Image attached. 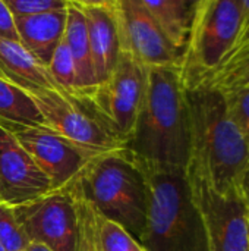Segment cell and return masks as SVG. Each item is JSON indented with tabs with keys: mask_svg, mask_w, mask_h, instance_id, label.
Masks as SVG:
<instances>
[{
	"mask_svg": "<svg viewBox=\"0 0 249 251\" xmlns=\"http://www.w3.org/2000/svg\"><path fill=\"white\" fill-rule=\"evenodd\" d=\"M189 150V112L181 72L148 68L145 97L126 153L142 168L186 171Z\"/></svg>",
	"mask_w": 249,
	"mask_h": 251,
	"instance_id": "1",
	"label": "cell"
},
{
	"mask_svg": "<svg viewBox=\"0 0 249 251\" xmlns=\"http://www.w3.org/2000/svg\"><path fill=\"white\" fill-rule=\"evenodd\" d=\"M191 150L186 172L222 196H241L249 150L233 124L225 94L211 87L186 90Z\"/></svg>",
	"mask_w": 249,
	"mask_h": 251,
	"instance_id": "2",
	"label": "cell"
},
{
	"mask_svg": "<svg viewBox=\"0 0 249 251\" xmlns=\"http://www.w3.org/2000/svg\"><path fill=\"white\" fill-rule=\"evenodd\" d=\"M139 168L145 175L148 190L141 246L147 251H210L186 171Z\"/></svg>",
	"mask_w": 249,
	"mask_h": 251,
	"instance_id": "3",
	"label": "cell"
},
{
	"mask_svg": "<svg viewBox=\"0 0 249 251\" xmlns=\"http://www.w3.org/2000/svg\"><path fill=\"white\" fill-rule=\"evenodd\" d=\"M76 187L101 218L139 241L148 210L147 179L126 150L94 159Z\"/></svg>",
	"mask_w": 249,
	"mask_h": 251,
	"instance_id": "4",
	"label": "cell"
},
{
	"mask_svg": "<svg viewBox=\"0 0 249 251\" xmlns=\"http://www.w3.org/2000/svg\"><path fill=\"white\" fill-rule=\"evenodd\" d=\"M239 0H198L181 65L186 90L204 85L233 47L241 26Z\"/></svg>",
	"mask_w": 249,
	"mask_h": 251,
	"instance_id": "5",
	"label": "cell"
},
{
	"mask_svg": "<svg viewBox=\"0 0 249 251\" xmlns=\"http://www.w3.org/2000/svg\"><path fill=\"white\" fill-rule=\"evenodd\" d=\"M45 125L91 156L126 150L123 140L100 115L85 93L45 90L31 94Z\"/></svg>",
	"mask_w": 249,
	"mask_h": 251,
	"instance_id": "6",
	"label": "cell"
},
{
	"mask_svg": "<svg viewBox=\"0 0 249 251\" xmlns=\"http://www.w3.org/2000/svg\"><path fill=\"white\" fill-rule=\"evenodd\" d=\"M73 187L51 191L34 201L12 207L29 244H41L51 251L76 250L78 213Z\"/></svg>",
	"mask_w": 249,
	"mask_h": 251,
	"instance_id": "7",
	"label": "cell"
},
{
	"mask_svg": "<svg viewBox=\"0 0 249 251\" xmlns=\"http://www.w3.org/2000/svg\"><path fill=\"white\" fill-rule=\"evenodd\" d=\"M148 82V68L120 53L119 60L106 81L85 94L104 121L129 141L141 110Z\"/></svg>",
	"mask_w": 249,
	"mask_h": 251,
	"instance_id": "8",
	"label": "cell"
},
{
	"mask_svg": "<svg viewBox=\"0 0 249 251\" xmlns=\"http://www.w3.org/2000/svg\"><path fill=\"white\" fill-rule=\"evenodd\" d=\"M186 178L210 251H249L248 209L244 199L222 196L194 174L186 172Z\"/></svg>",
	"mask_w": 249,
	"mask_h": 251,
	"instance_id": "9",
	"label": "cell"
},
{
	"mask_svg": "<svg viewBox=\"0 0 249 251\" xmlns=\"http://www.w3.org/2000/svg\"><path fill=\"white\" fill-rule=\"evenodd\" d=\"M113 6L120 53L145 68L181 69L183 54L166 38L141 0H113Z\"/></svg>",
	"mask_w": 249,
	"mask_h": 251,
	"instance_id": "10",
	"label": "cell"
},
{
	"mask_svg": "<svg viewBox=\"0 0 249 251\" xmlns=\"http://www.w3.org/2000/svg\"><path fill=\"white\" fill-rule=\"evenodd\" d=\"M9 131L50 179L54 191L70 190L90 163L97 159L48 128H15Z\"/></svg>",
	"mask_w": 249,
	"mask_h": 251,
	"instance_id": "11",
	"label": "cell"
},
{
	"mask_svg": "<svg viewBox=\"0 0 249 251\" xmlns=\"http://www.w3.org/2000/svg\"><path fill=\"white\" fill-rule=\"evenodd\" d=\"M54 191L15 135L0 125V204L16 207Z\"/></svg>",
	"mask_w": 249,
	"mask_h": 251,
	"instance_id": "12",
	"label": "cell"
},
{
	"mask_svg": "<svg viewBox=\"0 0 249 251\" xmlns=\"http://www.w3.org/2000/svg\"><path fill=\"white\" fill-rule=\"evenodd\" d=\"M75 3L87 21L91 60L98 85L109 78L120 56L113 0H75Z\"/></svg>",
	"mask_w": 249,
	"mask_h": 251,
	"instance_id": "13",
	"label": "cell"
},
{
	"mask_svg": "<svg viewBox=\"0 0 249 251\" xmlns=\"http://www.w3.org/2000/svg\"><path fill=\"white\" fill-rule=\"evenodd\" d=\"M15 26L21 46L41 65L48 66L54 50L63 40L66 9L15 18Z\"/></svg>",
	"mask_w": 249,
	"mask_h": 251,
	"instance_id": "14",
	"label": "cell"
},
{
	"mask_svg": "<svg viewBox=\"0 0 249 251\" xmlns=\"http://www.w3.org/2000/svg\"><path fill=\"white\" fill-rule=\"evenodd\" d=\"M0 78L15 84L29 94L45 90H60L47 66L34 59L19 41L0 38Z\"/></svg>",
	"mask_w": 249,
	"mask_h": 251,
	"instance_id": "15",
	"label": "cell"
},
{
	"mask_svg": "<svg viewBox=\"0 0 249 251\" xmlns=\"http://www.w3.org/2000/svg\"><path fill=\"white\" fill-rule=\"evenodd\" d=\"M198 0H141L172 46L182 54L186 49Z\"/></svg>",
	"mask_w": 249,
	"mask_h": 251,
	"instance_id": "16",
	"label": "cell"
},
{
	"mask_svg": "<svg viewBox=\"0 0 249 251\" xmlns=\"http://www.w3.org/2000/svg\"><path fill=\"white\" fill-rule=\"evenodd\" d=\"M63 41L66 43L78 71V85L79 93L91 91L97 85L94 75L87 21L75 0H68L66 7V26L63 34Z\"/></svg>",
	"mask_w": 249,
	"mask_h": 251,
	"instance_id": "17",
	"label": "cell"
},
{
	"mask_svg": "<svg viewBox=\"0 0 249 251\" xmlns=\"http://www.w3.org/2000/svg\"><path fill=\"white\" fill-rule=\"evenodd\" d=\"M0 125L15 128H47L32 96L0 78Z\"/></svg>",
	"mask_w": 249,
	"mask_h": 251,
	"instance_id": "18",
	"label": "cell"
},
{
	"mask_svg": "<svg viewBox=\"0 0 249 251\" xmlns=\"http://www.w3.org/2000/svg\"><path fill=\"white\" fill-rule=\"evenodd\" d=\"M76 213H78V240L75 251H100L97 213L87 199L79 193L76 184L73 187Z\"/></svg>",
	"mask_w": 249,
	"mask_h": 251,
	"instance_id": "19",
	"label": "cell"
},
{
	"mask_svg": "<svg viewBox=\"0 0 249 251\" xmlns=\"http://www.w3.org/2000/svg\"><path fill=\"white\" fill-rule=\"evenodd\" d=\"M47 69L60 90L68 93H79L76 65L63 40L54 50Z\"/></svg>",
	"mask_w": 249,
	"mask_h": 251,
	"instance_id": "20",
	"label": "cell"
},
{
	"mask_svg": "<svg viewBox=\"0 0 249 251\" xmlns=\"http://www.w3.org/2000/svg\"><path fill=\"white\" fill-rule=\"evenodd\" d=\"M97 228L100 251H147L141 246V243L135 240L126 229H123L114 222L101 218L98 213Z\"/></svg>",
	"mask_w": 249,
	"mask_h": 251,
	"instance_id": "21",
	"label": "cell"
},
{
	"mask_svg": "<svg viewBox=\"0 0 249 251\" xmlns=\"http://www.w3.org/2000/svg\"><path fill=\"white\" fill-rule=\"evenodd\" d=\"M201 87H211L219 91L249 87V54L233 63L220 66Z\"/></svg>",
	"mask_w": 249,
	"mask_h": 251,
	"instance_id": "22",
	"label": "cell"
},
{
	"mask_svg": "<svg viewBox=\"0 0 249 251\" xmlns=\"http://www.w3.org/2000/svg\"><path fill=\"white\" fill-rule=\"evenodd\" d=\"M226 99L229 115L242 134L249 150V87L222 91Z\"/></svg>",
	"mask_w": 249,
	"mask_h": 251,
	"instance_id": "23",
	"label": "cell"
},
{
	"mask_svg": "<svg viewBox=\"0 0 249 251\" xmlns=\"http://www.w3.org/2000/svg\"><path fill=\"white\" fill-rule=\"evenodd\" d=\"M0 244L6 251H26L29 243L21 231L12 207L0 204Z\"/></svg>",
	"mask_w": 249,
	"mask_h": 251,
	"instance_id": "24",
	"label": "cell"
},
{
	"mask_svg": "<svg viewBox=\"0 0 249 251\" xmlns=\"http://www.w3.org/2000/svg\"><path fill=\"white\" fill-rule=\"evenodd\" d=\"M13 18L34 16L66 9L68 0H4Z\"/></svg>",
	"mask_w": 249,
	"mask_h": 251,
	"instance_id": "25",
	"label": "cell"
},
{
	"mask_svg": "<svg viewBox=\"0 0 249 251\" xmlns=\"http://www.w3.org/2000/svg\"><path fill=\"white\" fill-rule=\"evenodd\" d=\"M0 38L19 41L16 26H15V18L10 13L9 7L6 6L4 0H0Z\"/></svg>",
	"mask_w": 249,
	"mask_h": 251,
	"instance_id": "26",
	"label": "cell"
},
{
	"mask_svg": "<svg viewBox=\"0 0 249 251\" xmlns=\"http://www.w3.org/2000/svg\"><path fill=\"white\" fill-rule=\"evenodd\" d=\"M241 197L244 199V201L249 206V165L242 176V182H241Z\"/></svg>",
	"mask_w": 249,
	"mask_h": 251,
	"instance_id": "27",
	"label": "cell"
},
{
	"mask_svg": "<svg viewBox=\"0 0 249 251\" xmlns=\"http://www.w3.org/2000/svg\"><path fill=\"white\" fill-rule=\"evenodd\" d=\"M26 251H51L50 249H47V247H44V246H41V244H29L28 246V249Z\"/></svg>",
	"mask_w": 249,
	"mask_h": 251,
	"instance_id": "28",
	"label": "cell"
},
{
	"mask_svg": "<svg viewBox=\"0 0 249 251\" xmlns=\"http://www.w3.org/2000/svg\"><path fill=\"white\" fill-rule=\"evenodd\" d=\"M245 204H247V203H245ZM247 209H248V226H249V206L248 204H247Z\"/></svg>",
	"mask_w": 249,
	"mask_h": 251,
	"instance_id": "29",
	"label": "cell"
},
{
	"mask_svg": "<svg viewBox=\"0 0 249 251\" xmlns=\"http://www.w3.org/2000/svg\"><path fill=\"white\" fill-rule=\"evenodd\" d=\"M0 251H6L4 249H3V246H1V244H0Z\"/></svg>",
	"mask_w": 249,
	"mask_h": 251,
	"instance_id": "30",
	"label": "cell"
}]
</instances>
